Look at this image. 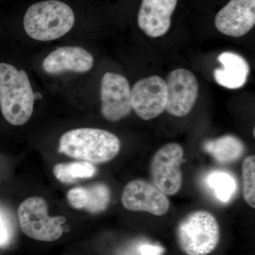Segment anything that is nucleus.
Masks as SVG:
<instances>
[{
    "instance_id": "nucleus-3",
    "label": "nucleus",
    "mask_w": 255,
    "mask_h": 255,
    "mask_svg": "<svg viewBox=\"0 0 255 255\" xmlns=\"http://www.w3.org/2000/svg\"><path fill=\"white\" fill-rule=\"evenodd\" d=\"M75 21V14L68 4L58 0H46L28 8L23 18V27L33 39L50 41L66 34Z\"/></svg>"
},
{
    "instance_id": "nucleus-11",
    "label": "nucleus",
    "mask_w": 255,
    "mask_h": 255,
    "mask_svg": "<svg viewBox=\"0 0 255 255\" xmlns=\"http://www.w3.org/2000/svg\"><path fill=\"white\" fill-rule=\"evenodd\" d=\"M255 24V0H231L216 14V27L226 36L241 37Z\"/></svg>"
},
{
    "instance_id": "nucleus-14",
    "label": "nucleus",
    "mask_w": 255,
    "mask_h": 255,
    "mask_svg": "<svg viewBox=\"0 0 255 255\" xmlns=\"http://www.w3.org/2000/svg\"><path fill=\"white\" fill-rule=\"evenodd\" d=\"M110 188L105 183L98 182L87 187L73 188L68 191L67 199L75 209H82L92 214H100L110 204Z\"/></svg>"
},
{
    "instance_id": "nucleus-16",
    "label": "nucleus",
    "mask_w": 255,
    "mask_h": 255,
    "mask_svg": "<svg viewBox=\"0 0 255 255\" xmlns=\"http://www.w3.org/2000/svg\"><path fill=\"white\" fill-rule=\"evenodd\" d=\"M204 148L221 164L236 162L241 158L245 152L243 142L238 137L231 135L206 140Z\"/></svg>"
},
{
    "instance_id": "nucleus-9",
    "label": "nucleus",
    "mask_w": 255,
    "mask_h": 255,
    "mask_svg": "<svg viewBox=\"0 0 255 255\" xmlns=\"http://www.w3.org/2000/svg\"><path fill=\"white\" fill-rule=\"evenodd\" d=\"M167 95L166 82L160 77L141 79L131 90L132 110L142 120H152L165 110Z\"/></svg>"
},
{
    "instance_id": "nucleus-20",
    "label": "nucleus",
    "mask_w": 255,
    "mask_h": 255,
    "mask_svg": "<svg viewBox=\"0 0 255 255\" xmlns=\"http://www.w3.org/2000/svg\"><path fill=\"white\" fill-rule=\"evenodd\" d=\"M11 236L9 223L6 218L0 214V247L5 246L9 242Z\"/></svg>"
},
{
    "instance_id": "nucleus-15",
    "label": "nucleus",
    "mask_w": 255,
    "mask_h": 255,
    "mask_svg": "<svg viewBox=\"0 0 255 255\" xmlns=\"http://www.w3.org/2000/svg\"><path fill=\"white\" fill-rule=\"evenodd\" d=\"M222 67L215 69V80L221 86L237 90L246 85L250 73L247 60L233 52L225 51L218 56Z\"/></svg>"
},
{
    "instance_id": "nucleus-4",
    "label": "nucleus",
    "mask_w": 255,
    "mask_h": 255,
    "mask_svg": "<svg viewBox=\"0 0 255 255\" xmlns=\"http://www.w3.org/2000/svg\"><path fill=\"white\" fill-rule=\"evenodd\" d=\"M221 237L219 223L209 211H193L181 220L176 238L181 251L187 255H208L217 248Z\"/></svg>"
},
{
    "instance_id": "nucleus-19",
    "label": "nucleus",
    "mask_w": 255,
    "mask_h": 255,
    "mask_svg": "<svg viewBox=\"0 0 255 255\" xmlns=\"http://www.w3.org/2000/svg\"><path fill=\"white\" fill-rule=\"evenodd\" d=\"M243 194L248 206L255 208V157L250 155L243 163Z\"/></svg>"
},
{
    "instance_id": "nucleus-13",
    "label": "nucleus",
    "mask_w": 255,
    "mask_h": 255,
    "mask_svg": "<svg viewBox=\"0 0 255 255\" xmlns=\"http://www.w3.org/2000/svg\"><path fill=\"white\" fill-rule=\"evenodd\" d=\"M94 65L91 53L80 47L65 46L57 48L43 62V68L48 74H58L65 71L86 73Z\"/></svg>"
},
{
    "instance_id": "nucleus-1",
    "label": "nucleus",
    "mask_w": 255,
    "mask_h": 255,
    "mask_svg": "<svg viewBox=\"0 0 255 255\" xmlns=\"http://www.w3.org/2000/svg\"><path fill=\"white\" fill-rule=\"evenodd\" d=\"M121 149L119 137L107 130L91 128L73 129L60 137L59 152L92 164L110 162Z\"/></svg>"
},
{
    "instance_id": "nucleus-12",
    "label": "nucleus",
    "mask_w": 255,
    "mask_h": 255,
    "mask_svg": "<svg viewBox=\"0 0 255 255\" xmlns=\"http://www.w3.org/2000/svg\"><path fill=\"white\" fill-rule=\"evenodd\" d=\"M178 0H142L137 24L147 36L158 38L168 32Z\"/></svg>"
},
{
    "instance_id": "nucleus-21",
    "label": "nucleus",
    "mask_w": 255,
    "mask_h": 255,
    "mask_svg": "<svg viewBox=\"0 0 255 255\" xmlns=\"http://www.w3.org/2000/svg\"></svg>"
},
{
    "instance_id": "nucleus-6",
    "label": "nucleus",
    "mask_w": 255,
    "mask_h": 255,
    "mask_svg": "<svg viewBox=\"0 0 255 255\" xmlns=\"http://www.w3.org/2000/svg\"><path fill=\"white\" fill-rule=\"evenodd\" d=\"M183 157L184 150L176 142L162 146L152 157L150 166L151 178L154 185L165 195H174L182 187Z\"/></svg>"
},
{
    "instance_id": "nucleus-7",
    "label": "nucleus",
    "mask_w": 255,
    "mask_h": 255,
    "mask_svg": "<svg viewBox=\"0 0 255 255\" xmlns=\"http://www.w3.org/2000/svg\"><path fill=\"white\" fill-rule=\"evenodd\" d=\"M102 114L106 120L117 122L131 112V90L127 79L119 74L107 73L101 83Z\"/></svg>"
},
{
    "instance_id": "nucleus-17",
    "label": "nucleus",
    "mask_w": 255,
    "mask_h": 255,
    "mask_svg": "<svg viewBox=\"0 0 255 255\" xmlns=\"http://www.w3.org/2000/svg\"><path fill=\"white\" fill-rule=\"evenodd\" d=\"M53 172L60 182L71 184L78 182L79 179L94 177L97 173V168L94 164L79 160L55 164Z\"/></svg>"
},
{
    "instance_id": "nucleus-2",
    "label": "nucleus",
    "mask_w": 255,
    "mask_h": 255,
    "mask_svg": "<svg viewBox=\"0 0 255 255\" xmlns=\"http://www.w3.org/2000/svg\"><path fill=\"white\" fill-rule=\"evenodd\" d=\"M36 99L27 73L9 64L0 63V110L11 125L27 123Z\"/></svg>"
},
{
    "instance_id": "nucleus-18",
    "label": "nucleus",
    "mask_w": 255,
    "mask_h": 255,
    "mask_svg": "<svg viewBox=\"0 0 255 255\" xmlns=\"http://www.w3.org/2000/svg\"><path fill=\"white\" fill-rule=\"evenodd\" d=\"M208 184L216 198L222 202H228L237 189L235 178L223 171H216L210 174Z\"/></svg>"
},
{
    "instance_id": "nucleus-5",
    "label": "nucleus",
    "mask_w": 255,
    "mask_h": 255,
    "mask_svg": "<svg viewBox=\"0 0 255 255\" xmlns=\"http://www.w3.org/2000/svg\"><path fill=\"white\" fill-rule=\"evenodd\" d=\"M18 219L21 231L38 241L53 242L63 236V216L51 217L48 204L43 198L33 196L23 201L18 208Z\"/></svg>"
},
{
    "instance_id": "nucleus-8",
    "label": "nucleus",
    "mask_w": 255,
    "mask_h": 255,
    "mask_svg": "<svg viewBox=\"0 0 255 255\" xmlns=\"http://www.w3.org/2000/svg\"><path fill=\"white\" fill-rule=\"evenodd\" d=\"M166 85L165 110L174 117H186L195 105L199 94L195 75L187 69H176L169 74Z\"/></svg>"
},
{
    "instance_id": "nucleus-10",
    "label": "nucleus",
    "mask_w": 255,
    "mask_h": 255,
    "mask_svg": "<svg viewBox=\"0 0 255 255\" xmlns=\"http://www.w3.org/2000/svg\"><path fill=\"white\" fill-rule=\"evenodd\" d=\"M122 205L126 209L135 212H147L154 216L167 214L169 201L155 185L135 179L128 183L122 196Z\"/></svg>"
}]
</instances>
